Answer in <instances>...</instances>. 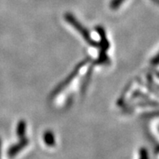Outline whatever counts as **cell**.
Returning a JSON list of instances; mask_svg holds the SVG:
<instances>
[{"label":"cell","mask_w":159,"mask_h":159,"mask_svg":"<svg viewBox=\"0 0 159 159\" xmlns=\"http://www.w3.org/2000/svg\"><path fill=\"white\" fill-rule=\"evenodd\" d=\"M25 132H26V124H25V121L21 120L20 122H19L16 128V133L18 137L23 139L24 136H25Z\"/></svg>","instance_id":"cell-5"},{"label":"cell","mask_w":159,"mask_h":159,"mask_svg":"<svg viewBox=\"0 0 159 159\" xmlns=\"http://www.w3.org/2000/svg\"><path fill=\"white\" fill-rule=\"evenodd\" d=\"M43 140H44L45 144L47 146H53L55 144V136L53 134L52 132H46L43 136Z\"/></svg>","instance_id":"cell-4"},{"label":"cell","mask_w":159,"mask_h":159,"mask_svg":"<svg viewBox=\"0 0 159 159\" xmlns=\"http://www.w3.org/2000/svg\"><path fill=\"white\" fill-rule=\"evenodd\" d=\"M139 159H148V154L145 149H141L140 152V156Z\"/></svg>","instance_id":"cell-6"},{"label":"cell","mask_w":159,"mask_h":159,"mask_svg":"<svg viewBox=\"0 0 159 159\" xmlns=\"http://www.w3.org/2000/svg\"><path fill=\"white\" fill-rule=\"evenodd\" d=\"M1 152H2V141L0 139V159H1Z\"/></svg>","instance_id":"cell-7"},{"label":"cell","mask_w":159,"mask_h":159,"mask_svg":"<svg viewBox=\"0 0 159 159\" xmlns=\"http://www.w3.org/2000/svg\"><path fill=\"white\" fill-rule=\"evenodd\" d=\"M28 144H29V140L25 138L22 140H20L19 143L14 144L12 146H11L10 148H9L8 150H7V155H8V157H11V158L16 157L20 151L23 150L25 147L27 146Z\"/></svg>","instance_id":"cell-3"},{"label":"cell","mask_w":159,"mask_h":159,"mask_svg":"<svg viewBox=\"0 0 159 159\" xmlns=\"http://www.w3.org/2000/svg\"><path fill=\"white\" fill-rule=\"evenodd\" d=\"M65 20L71 25V26H73L75 28L76 31L79 32L80 35L82 36V38H84L86 42H88V44H89L90 46H98V44L96 43L95 41L92 39V38L90 37V34L86 29H84L83 27V25L81 24L78 22V20L75 18L73 15H71L70 13H67L66 15H65Z\"/></svg>","instance_id":"cell-1"},{"label":"cell","mask_w":159,"mask_h":159,"mask_svg":"<svg viewBox=\"0 0 159 159\" xmlns=\"http://www.w3.org/2000/svg\"><path fill=\"white\" fill-rule=\"evenodd\" d=\"M88 61H89V59H85V60H84L83 62H81V63H80V64H78L77 66H76V67H75V69H74V71H72L71 74H70L69 76H68V77H67V79H65L64 80H63V81L60 84H59V86H58V87L55 89V90L54 91V93H52V94L54 95V97L56 96V95L58 94L59 93L62 92V91L64 89L65 87H67V86L70 83H71V80L75 79V77L76 76L77 73L80 71V68H81V67H83V66H84V65L87 62H88ZM53 95H52V96H53Z\"/></svg>","instance_id":"cell-2"}]
</instances>
